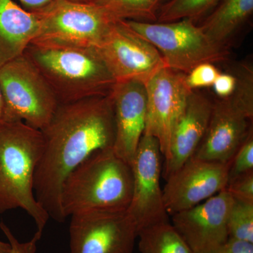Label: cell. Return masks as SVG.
Listing matches in <instances>:
<instances>
[{
    "label": "cell",
    "instance_id": "obj_1",
    "mask_svg": "<svg viewBox=\"0 0 253 253\" xmlns=\"http://www.w3.org/2000/svg\"><path fill=\"white\" fill-rule=\"evenodd\" d=\"M42 153L34 175L35 197L49 217L66 221L61 206L65 179L91 154L113 148L114 111L109 94L60 104L42 130Z\"/></svg>",
    "mask_w": 253,
    "mask_h": 253
},
{
    "label": "cell",
    "instance_id": "obj_2",
    "mask_svg": "<svg viewBox=\"0 0 253 253\" xmlns=\"http://www.w3.org/2000/svg\"><path fill=\"white\" fill-rule=\"evenodd\" d=\"M23 54L45 78L60 104L106 96L116 83L97 48L33 41Z\"/></svg>",
    "mask_w": 253,
    "mask_h": 253
},
{
    "label": "cell",
    "instance_id": "obj_3",
    "mask_svg": "<svg viewBox=\"0 0 253 253\" xmlns=\"http://www.w3.org/2000/svg\"><path fill=\"white\" fill-rule=\"evenodd\" d=\"M130 165L113 148L96 151L68 174L61 193L65 218L91 211H127L132 196Z\"/></svg>",
    "mask_w": 253,
    "mask_h": 253
},
{
    "label": "cell",
    "instance_id": "obj_4",
    "mask_svg": "<svg viewBox=\"0 0 253 253\" xmlns=\"http://www.w3.org/2000/svg\"><path fill=\"white\" fill-rule=\"evenodd\" d=\"M43 145L39 129L21 121H0V214L22 209L42 233L50 217L37 201L33 184Z\"/></svg>",
    "mask_w": 253,
    "mask_h": 253
},
{
    "label": "cell",
    "instance_id": "obj_5",
    "mask_svg": "<svg viewBox=\"0 0 253 253\" xmlns=\"http://www.w3.org/2000/svg\"><path fill=\"white\" fill-rule=\"evenodd\" d=\"M123 21L158 50L166 67L177 72L186 75L201 63L214 64L229 57L228 47L211 41L192 20L168 23Z\"/></svg>",
    "mask_w": 253,
    "mask_h": 253
},
{
    "label": "cell",
    "instance_id": "obj_6",
    "mask_svg": "<svg viewBox=\"0 0 253 253\" xmlns=\"http://www.w3.org/2000/svg\"><path fill=\"white\" fill-rule=\"evenodd\" d=\"M0 86L4 121H21L42 131L60 105L45 78L24 54L0 68Z\"/></svg>",
    "mask_w": 253,
    "mask_h": 253
},
{
    "label": "cell",
    "instance_id": "obj_7",
    "mask_svg": "<svg viewBox=\"0 0 253 253\" xmlns=\"http://www.w3.org/2000/svg\"><path fill=\"white\" fill-rule=\"evenodd\" d=\"M31 12L39 23L33 41L81 47L97 48L117 21L96 2L54 0Z\"/></svg>",
    "mask_w": 253,
    "mask_h": 253
},
{
    "label": "cell",
    "instance_id": "obj_8",
    "mask_svg": "<svg viewBox=\"0 0 253 253\" xmlns=\"http://www.w3.org/2000/svg\"><path fill=\"white\" fill-rule=\"evenodd\" d=\"M71 217V253H133L138 231L127 211H91Z\"/></svg>",
    "mask_w": 253,
    "mask_h": 253
},
{
    "label": "cell",
    "instance_id": "obj_9",
    "mask_svg": "<svg viewBox=\"0 0 253 253\" xmlns=\"http://www.w3.org/2000/svg\"><path fill=\"white\" fill-rule=\"evenodd\" d=\"M161 155L157 139L144 134L131 163L132 196L127 209L135 221L138 233L145 228L169 221L161 187Z\"/></svg>",
    "mask_w": 253,
    "mask_h": 253
},
{
    "label": "cell",
    "instance_id": "obj_10",
    "mask_svg": "<svg viewBox=\"0 0 253 253\" xmlns=\"http://www.w3.org/2000/svg\"><path fill=\"white\" fill-rule=\"evenodd\" d=\"M97 49L116 82L133 81L146 84L166 66L158 50L122 20L113 25Z\"/></svg>",
    "mask_w": 253,
    "mask_h": 253
},
{
    "label": "cell",
    "instance_id": "obj_11",
    "mask_svg": "<svg viewBox=\"0 0 253 253\" xmlns=\"http://www.w3.org/2000/svg\"><path fill=\"white\" fill-rule=\"evenodd\" d=\"M185 77L184 73L165 66L145 84L146 118L144 134L157 139L165 161L169 158L174 126L193 91L186 86Z\"/></svg>",
    "mask_w": 253,
    "mask_h": 253
},
{
    "label": "cell",
    "instance_id": "obj_12",
    "mask_svg": "<svg viewBox=\"0 0 253 253\" xmlns=\"http://www.w3.org/2000/svg\"><path fill=\"white\" fill-rule=\"evenodd\" d=\"M229 164L191 157L166 179L163 189L169 217L194 207L225 189Z\"/></svg>",
    "mask_w": 253,
    "mask_h": 253
},
{
    "label": "cell",
    "instance_id": "obj_13",
    "mask_svg": "<svg viewBox=\"0 0 253 253\" xmlns=\"http://www.w3.org/2000/svg\"><path fill=\"white\" fill-rule=\"evenodd\" d=\"M233 199L225 189L171 216L172 224L193 253H207L229 239L228 217Z\"/></svg>",
    "mask_w": 253,
    "mask_h": 253
},
{
    "label": "cell",
    "instance_id": "obj_14",
    "mask_svg": "<svg viewBox=\"0 0 253 253\" xmlns=\"http://www.w3.org/2000/svg\"><path fill=\"white\" fill-rule=\"evenodd\" d=\"M252 121L231 97L213 101L207 131L193 157L230 165L240 146L253 131Z\"/></svg>",
    "mask_w": 253,
    "mask_h": 253
},
{
    "label": "cell",
    "instance_id": "obj_15",
    "mask_svg": "<svg viewBox=\"0 0 253 253\" xmlns=\"http://www.w3.org/2000/svg\"><path fill=\"white\" fill-rule=\"evenodd\" d=\"M110 96L114 111L113 150L131 166L146 126V86L137 81L116 82Z\"/></svg>",
    "mask_w": 253,
    "mask_h": 253
},
{
    "label": "cell",
    "instance_id": "obj_16",
    "mask_svg": "<svg viewBox=\"0 0 253 253\" xmlns=\"http://www.w3.org/2000/svg\"><path fill=\"white\" fill-rule=\"evenodd\" d=\"M213 101L191 91L171 139L169 156L165 161L163 175L167 179L191 157L204 139L211 121Z\"/></svg>",
    "mask_w": 253,
    "mask_h": 253
},
{
    "label": "cell",
    "instance_id": "obj_17",
    "mask_svg": "<svg viewBox=\"0 0 253 253\" xmlns=\"http://www.w3.org/2000/svg\"><path fill=\"white\" fill-rule=\"evenodd\" d=\"M38 31L34 13L14 0H0V68L23 55Z\"/></svg>",
    "mask_w": 253,
    "mask_h": 253
},
{
    "label": "cell",
    "instance_id": "obj_18",
    "mask_svg": "<svg viewBox=\"0 0 253 253\" xmlns=\"http://www.w3.org/2000/svg\"><path fill=\"white\" fill-rule=\"evenodd\" d=\"M219 2L200 27L211 41L227 47L231 37L252 15L253 0H221Z\"/></svg>",
    "mask_w": 253,
    "mask_h": 253
},
{
    "label": "cell",
    "instance_id": "obj_19",
    "mask_svg": "<svg viewBox=\"0 0 253 253\" xmlns=\"http://www.w3.org/2000/svg\"><path fill=\"white\" fill-rule=\"evenodd\" d=\"M137 238L141 253H193L169 221L145 228Z\"/></svg>",
    "mask_w": 253,
    "mask_h": 253
},
{
    "label": "cell",
    "instance_id": "obj_20",
    "mask_svg": "<svg viewBox=\"0 0 253 253\" xmlns=\"http://www.w3.org/2000/svg\"><path fill=\"white\" fill-rule=\"evenodd\" d=\"M161 0H97L117 21L156 22Z\"/></svg>",
    "mask_w": 253,
    "mask_h": 253
},
{
    "label": "cell",
    "instance_id": "obj_21",
    "mask_svg": "<svg viewBox=\"0 0 253 253\" xmlns=\"http://www.w3.org/2000/svg\"><path fill=\"white\" fill-rule=\"evenodd\" d=\"M221 0H168L160 6L157 22L168 23L182 19H199Z\"/></svg>",
    "mask_w": 253,
    "mask_h": 253
},
{
    "label": "cell",
    "instance_id": "obj_22",
    "mask_svg": "<svg viewBox=\"0 0 253 253\" xmlns=\"http://www.w3.org/2000/svg\"><path fill=\"white\" fill-rule=\"evenodd\" d=\"M227 226L229 239L253 244V203L233 199Z\"/></svg>",
    "mask_w": 253,
    "mask_h": 253
},
{
    "label": "cell",
    "instance_id": "obj_23",
    "mask_svg": "<svg viewBox=\"0 0 253 253\" xmlns=\"http://www.w3.org/2000/svg\"><path fill=\"white\" fill-rule=\"evenodd\" d=\"M235 90L231 99L249 117L253 118V70L251 65L239 66L235 76Z\"/></svg>",
    "mask_w": 253,
    "mask_h": 253
},
{
    "label": "cell",
    "instance_id": "obj_24",
    "mask_svg": "<svg viewBox=\"0 0 253 253\" xmlns=\"http://www.w3.org/2000/svg\"><path fill=\"white\" fill-rule=\"evenodd\" d=\"M253 171V131L250 133L244 144L240 146L231 160L228 181L246 173Z\"/></svg>",
    "mask_w": 253,
    "mask_h": 253
},
{
    "label": "cell",
    "instance_id": "obj_25",
    "mask_svg": "<svg viewBox=\"0 0 253 253\" xmlns=\"http://www.w3.org/2000/svg\"><path fill=\"white\" fill-rule=\"evenodd\" d=\"M220 71L211 63H201L186 75V86L191 90L212 86Z\"/></svg>",
    "mask_w": 253,
    "mask_h": 253
},
{
    "label": "cell",
    "instance_id": "obj_26",
    "mask_svg": "<svg viewBox=\"0 0 253 253\" xmlns=\"http://www.w3.org/2000/svg\"><path fill=\"white\" fill-rule=\"evenodd\" d=\"M225 189L232 199L253 203V171L228 181Z\"/></svg>",
    "mask_w": 253,
    "mask_h": 253
},
{
    "label": "cell",
    "instance_id": "obj_27",
    "mask_svg": "<svg viewBox=\"0 0 253 253\" xmlns=\"http://www.w3.org/2000/svg\"><path fill=\"white\" fill-rule=\"evenodd\" d=\"M0 229L4 233L8 240V243L11 246L10 253H36L37 245L42 235V233L41 231H37L30 241L26 242H20L9 229V226L6 225L4 221L0 222Z\"/></svg>",
    "mask_w": 253,
    "mask_h": 253
},
{
    "label": "cell",
    "instance_id": "obj_28",
    "mask_svg": "<svg viewBox=\"0 0 253 253\" xmlns=\"http://www.w3.org/2000/svg\"><path fill=\"white\" fill-rule=\"evenodd\" d=\"M236 78L230 73H219L212 87L219 99L229 97L235 90Z\"/></svg>",
    "mask_w": 253,
    "mask_h": 253
},
{
    "label": "cell",
    "instance_id": "obj_29",
    "mask_svg": "<svg viewBox=\"0 0 253 253\" xmlns=\"http://www.w3.org/2000/svg\"><path fill=\"white\" fill-rule=\"evenodd\" d=\"M207 253H253V244L229 239L224 244Z\"/></svg>",
    "mask_w": 253,
    "mask_h": 253
},
{
    "label": "cell",
    "instance_id": "obj_30",
    "mask_svg": "<svg viewBox=\"0 0 253 253\" xmlns=\"http://www.w3.org/2000/svg\"><path fill=\"white\" fill-rule=\"evenodd\" d=\"M25 9L36 11L42 9L52 2L54 0H18Z\"/></svg>",
    "mask_w": 253,
    "mask_h": 253
},
{
    "label": "cell",
    "instance_id": "obj_31",
    "mask_svg": "<svg viewBox=\"0 0 253 253\" xmlns=\"http://www.w3.org/2000/svg\"><path fill=\"white\" fill-rule=\"evenodd\" d=\"M11 253V246L9 243H5L4 241H0V253Z\"/></svg>",
    "mask_w": 253,
    "mask_h": 253
},
{
    "label": "cell",
    "instance_id": "obj_32",
    "mask_svg": "<svg viewBox=\"0 0 253 253\" xmlns=\"http://www.w3.org/2000/svg\"><path fill=\"white\" fill-rule=\"evenodd\" d=\"M4 98H3L2 91H1V86H0V121H3V116H4Z\"/></svg>",
    "mask_w": 253,
    "mask_h": 253
},
{
    "label": "cell",
    "instance_id": "obj_33",
    "mask_svg": "<svg viewBox=\"0 0 253 253\" xmlns=\"http://www.w3.org/2000/svg\"><path fill=\"white\" fill-rule=\"evenodd\" d=\"M70 1H77V2H94L97 0H70Z\"/></svg>",
    "mask_w": 253,
    "mask_h": 253
},
{
    "label": "cell",
    "instance_id": "obj_34",
    "mask_svg": "<svg viewBox=\"0 0 253 253\" xmlns=\"http://www.w3.org/2000/svg\"></svg>",
    "mask_w": 253,
    "mask_h": 253
}]
</instances>
